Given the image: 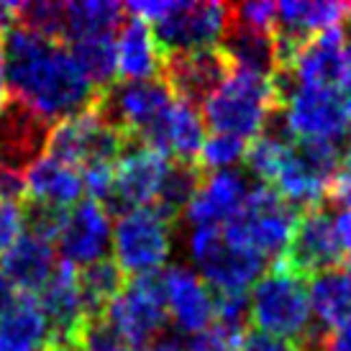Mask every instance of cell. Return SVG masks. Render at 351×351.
<instances>
[{
	"instance_id": "obj_33",
	"label": "cell",
	"mask_w": 351,
	"mask_h": 351,
	"mask_svg": "<svg viewBox=\"0 0 351 351\" xmlns=\"http://www.w3.org/2000/svg\"><path fill=\"white\" fill-rule=\"evenodd\" d=\"M246 141L234 136H226V134H210L205 136L203 147L195 156V165L203 175H210V172H223V169H231L234 165H239L246 154Z\"/></svg>"
},
{
	"instance_id": "obj_27",
	"label": "cell",
	"mask_w": 351,
	"mask_h": 351,
	"mask_svg": "<svg viewBox=\"0 0 351 351\" xmlns=\"http://www.w3.org/2000/svg\"><path fill=\"white\" fill-rule=\"evenodd\" d=\"M51 339V326L36 298L16 295L8 313L0 318V343L16 349L44 351Z\"/></svg>"
},
{
	"instance_id": "obj_19",
	"label": "cell",
	"mask_w": 351,
	"mask_h": 351,
	"mask_svg": "<svg viewBox=\"0 0 351 351\" xmlns=\"http://www.w3.org/2000/svg\"><path fill=\"white\" fill-rule=\"evenodd\" d=\"M36 302L51 326L49 341H77L82 323L90 318L77 285V269L72 264H57L49 282L36 295Z\"/></svg>"
},
{
	"instance_id": "obj_46",
	"label": "cell",
	"mask_w": 351,
	"mask_h": 351,
	"mask_svg": "<svg viewBox=\"0 0 351 351\" xmlns=\"http://www.w3.org/2000/svg\"><path fill=\"white\" fill-rule=\"evenodd\" d=\"M0 351H31V349H16V346H5V343H0Z\"/></svg>"
},
{
	"instance_id": "obj_41",
	"label": "cell",
	"mask_w": 351,
	"mask_h": 351,
	"mask_svg": "<svg viewBox=\"0 0 351 351\" xmlns=\"http://www.w3.org/2000/svg\"><path fill=\"white\" fill-rule=\"evenodd\" d=\"M346 13H349V10H346ZM341 51H343V59H346V67H349V72H351V13L341 29Z\"/></svg>"
},
{
	"instance_id": "obj_22",
	"label": "cell",
	"mask_w": 351,
	"mask_h": 351,
	"mask_svg": "<svg viewBox=\"0 0 351 351\" xmlns=\"http://www.w3.org/2000/svg\"><path fill=\"white\" fill-rule=\"evenodd\" d=\"M54 269H57L54 246L29 231H23L16 239V244L0 256V274L8 280L16 293L29 298H36L44 290Z\"/></svg>"
},
{
	"instance_id": "obj_38",
	"label": "cell",
	"mask_w": 351,
	"mask_h": 351,
	"mask_svg": "<svg viewBox=\"0 0 351 351\" xmlns=\"http://www.w3.org/2000/svg\"><path fill=\"white\" fill-rule=\"evenodd\" d=\"M328 197L333 203H341L346 210H351V144L343 154L341 165H339V172L333 177L331 187H328Z\"/></svg>"
},
{
	"instance_id": "obj_44",
	"label": "cell",
	"mask_w": 351,
	"mask_h": 351,
	"mask_svg": "<svg viewBox=\"0 0 351 351\" xmlns=\"http://www.w3.org/2000/svg\"><path fill=\"white\" fill-rule=\"evenodd\" d=\"M341 98H343V108H346V116H349V123H351V72H349V77L343 80V85H341Z\"/></svg>"
},
{
	"instance_id": "obj_13",
	"label": "cell",
	"mask_w": 351,
	"mask_h": 351,
	"mask_svg": "<svg viewBox=\"0 0 351 351\" xmlns=\"http://www.w3.org/2000/svg\"><path fill=\"white\" fill-rule=\"evenodd\" d=\"M277 259H282L290 269H295L305 280H311L313 274L339 267L343 262V249L339 244V236H336L333 215L323 205L300 210L293 239L282 252V256H277Z\"/></svg>"
},
{
	"instance_id": "obj_12",
	"label": "cell",
	"mask_w": 351,
	"mask_h": 351,
	"mask_svg": "<svg viewBox=\"0 0 351 351\" xmlns=\"http://www.w3.org/2000/svg\"><path fill=\"white\" fill-rule=\"evenodd\" d=\"M169 162L172 159L159 154L156 149L138 144V141H128L113 169V190L106 203L108 213L116 210L121 215L126 210L154 203Z\"/></svg>"
},
{
	"instance_id": "obj_25",
	"label": "cell",
	"mask_w": 351,
	"mask_h": 351,
	"mask_svg": "<svg viewBox=\"0 0 351 351\" xmlns=\"http://www.w3.org/2000/svg\"><path fill=\"white\" fill-rule=\"evenodd\" d=\"M308 302L318 333H333L351 326V274L343 267L313 274L308 280Z\"/></svg>"
},
{
	"instance_id": "obj_29",
	"label": "cell",
	"mask_w": 351,
	"mask_h": 351,
	"mask_svg": "<svg viewBox=\"0 0 351 351\" xmlns=\"http://www.w3.org/2000/svg\"><path fill=\"white\" fill-rule=\"evenodd\" d=\"M221 49L231 59L234 69H246V72H256V75H267V77H272L277 72L274 34H259V31H249L228 23Z\"/></svg>"
},
{
	"instance_id": "obj_39",
	"label": "cell",
	"mask_w": 351,
	"mask_h": 351,
	"mask_svg": "<svg viewBox=\"0 0 351 351\" xmlns=\"http://www.w3.org/2000/svg\"><path fill=\"white\" fill-rule=\"evenodd\" d=\"M318 351H351V326L333 333H321Z\"/></svg>"
},
{
	"instance_id": "obj_32",
	"label": "cell",
	"mask_w": 351,
	"mask_h": 351,
	"mask_svg": "<svg viewBox=\"0 0 351 351\" xmlns=\"http://www.w3.org/2000/svg\"><path fill=\"white\" fill-rule=\"evenodd\" d=\"M69 54L75 57L82 75L93 82V88L103 93L116 82V47L110 36L85 39L69 44Z\"/></svg>"
},
{
	"instance_id": "obj_4",
	"label": "cell",
	"mask_w": 351,
	"mask_h": 351,
	"mask_svg": "<svg viewBox=\"0 0 351 351\" xmlns=\"http://www.w3.org/2000/svg\"><path fill=\"white\" fill-rule=\"evenodd\" d=\"M249 318L254 328L272 333L280 339L300 343L311 331V302H308V280L290 269L282 259L264 272L249 295Z\"/></svg>"
},
{
	"instance_id": "obj_15",
	"label": "cell",
	"mask_w": 351,
	"mask_h": 351,
	"mask_svg": "<svg viewBox=\"0 0 351 351\" xmlns=\"http://www.w3.org/2000/svg\"><path fill=\"white\" fill-rule=\"evenodd\" d=\"M110 239H113V226L108 208L88 197L64 213V223L57 234V246L64 264L82 269L100 259H108Z\"/></svg>"
},
{
	"instance_id": "obj_5",
	"label": "cell",
	"mask_w": 351,
	"mask_h": 351,
	"mask_svg": "<svg viewBox=\"0 0 351 351\" xmlns=\"http://www.w3.org/2000/svg\"><path fill=\"white\" fill-rule=\"evenodd\" d=\"M300 210L274 193L272 187L256 185L249 190L241 210L234 221L221 228L228 241L246 246L252 252L267 256H282L293 239L295 223Z\"/></svg>"
},
{
	"instance_id": "obj_30",
	"label": "cell",
	"mask_w": 351,
	"mask_h": 351,
	"mask_svg": "<svg viewBox=\"0 0 351 351\" xmlns=\"http://www.w3.org/2000/svg\"><path fill=\"white\" fill-rule=\"evenodd\" d=\"M203 172L197 169L195 162H169L167 175L159 185V193L154 197V208L162 215H167L175 223L180 215L185 213L190 200L195 197L197 187L203 182Z\"/></svg>"
},
{
	"instance_id": "obj_18",
	"label": "cell",
	"mask_w": 351,
	"mask_h": 351,
	"mask_svg": "<svg viewBox=\"0 0 351 351\" xmlns=\"http://www.w3.org/2000/svg\"><path fill=\"white\" fill-rule=\"evenodd\" d=\"M249 190L252 187L246 182V177L236 169L210 172L203 177L195 197L190 200L182 215L195 228H223L241 210Z\"/></svg>"
},
{
	"instance_id": "obj_2",
	"label": "cell",
	"mask_w": 351,
	"mask_h": 351,
	"mask_svg": "<svg viewBox=\"0 0 351 351\" xmlns=\"http://www.w3.org/2000/svg\"><path fill=\"white\" fill-rule=\"evenodd\" d=\"M280 110V93L267 75L234 69L221 90L203 103V123L213 134L254 141Z\"/></svg>"
},
{
	"instance_id": "obj_17",
	"label": "cell",
	"mask_w": 351,
	"mask_h": 351,
	"mask_svg": "<svg viewBox=\"0 0 351 351\" xmlns=\"http://www.w3.org/2000/svg\"><path fill=\"white\" fill-rule=\"evenodd\" d=\"M159 280H162V290H165L167 315L175 321L180 333L197 336L213 326V290L193 269H187L182 264H172L165 272H159Z\"/></svg>"
},
{
	"instance_id": "obj_40",
	"label": "cell",
	"mask_w": 351,
	"mask_h": 351,
	"mask_svg": "<svg viewBox=\"0 0 351 351\" xmlns=\"http://www.w3.org/2000/svg\"><path fill=\"white\" fill-rule=\"evenodd\" d=\"M13 300H16V290L8 285V280L0 274V318L8 313V308L13 305Z\"/></svg>"
},
{
	"instance_id": "obj_21",
	"label": "cell",
	"mask_w": 351,
	"mask_h": 351,
	"mask_svg": "<svg viewBox=\"0 0 351 351\" xmlns=\"http://www.w3.org/2000/svg\"><path fill=\"white\" fill-rule=\"evenodd\" d=\"M298 85L311 88H341L349 77V67L341 51V29L315 34L295 54L290 69H285Z\"/></svg>"
},
{
	"instance_id": "obj_3",
	"label": "cell",
	"mask_w": 351,
	"mask_h": 351,
	"mask_svg": "<svg viewBox=\"0 0 351 351\" xmlns=\"http://www.w3.org/2000/svg\"><path fill=\"white\" fill-rule=\"evenodd\" d=\"M274 88L285 110L282 134L293 141H326L351 144V123L343 108L341 90L298 85L287 72H274Z\"/></svg>"
},
{
	"instance_id": "obj_1",
	"label": "cell",
	"mask_w": 351,
	"mask_h": 351,
	"mask_svg": "<svg viewBox=\"0 0 351 351\" xmlns=\"http://www.w3.org/2000/svg\"><path fill=\"white\" fill-rule=\"evenodd\" d=\"M5 77L13 98L47 121H64L93 108L98 90L77 67L69 47L13 23L0 36Z\"/></svg>"
},
{
	"instance_id": "obj_8",
	"label": "cell",
	"mask_w": 351,
	"mask_h": 351,
	"mask_svg": "<svg viewBox=\"0 0 351 351\" xmlns=\"http://www.w3.org/2000/svg\"><path fill=\"white\" fill-rule=\"evenodd\" d=\"M126 144L128 138L110 126L93 106L77 116L57 121L47 141V152L82 172L93 165H116Z\"/></svg>"
},
{
	"instance_id": "obj_23",
	"label": "cell",
	"mask_w": 351,
	"mask_h": 351,
	"mask_svg": "<svg viewBox=\"0 0 351 351\" xmlns=\"http://www.w3.org/2000/svg\"><path fill=\"white\" fill-rule=\"evenodd\" d=\"M113 47H116V77H121V82H147L162 77L165 54L159 49L149 23H141L136 19L123 21Z\"/></svg>"
},
{
	"instance_id": "obj_42",
	"label": "cell",
	"mask_w": 351,
	"mask_h": 351,
	"mask_svg": "<svg viewBox=\"0 0 351 351\" xmlns=\"http://www.w3.org/2000/svg\"><path fill=\"white\" fill-rule=\"evenodd\" d=\"M141 351H182V346H180V336H169V339H159L156 343H152V346H147V349Z\"/></svg>"
},
{
	"instance_id": "obj_43",
	"label": "cell",
	"mask_w": 351,
	"mask_h": 351,
	"mask_svg": "<svg viewBox=\"0 0 351 351\" xmlns=\"http://www.w3.org/2000/svg\"><path fill=\"white\" fill-rule=\"evenodd\" d=\"M8 100V77H5V59H3V49H0V106Z\"/></svg>"
},
{
	"instance_id": "obj_20",
	"label": "cell",
	"mask_w": 351,
	"mask_h": 351,
	"mask_svg": "<svg viewBox=\"0 0 351 351\" xmlns=\"http://www.w3.org/2000/svg\"><path fill=\"white\" fill-rule=\"evenodd\" d=\"M205 141V123L195 106L175 100L138 144L156 149L172 162H195Z\"/></svg>"
},
{
	"instance_id": "obj_35",
	"label": "cell",
	"mask_w": 351,
	"mask_h": 351,
	"mask_svg": "<svg viewBox=\"0 0 351 351\" xmlns=\"http://www.w3.org/2000/svg\"><path fill=\"white\" fill-rule=\"evenodd\" d=\"M215 326L226 331L244 333L249 321V293H213Z\"/></svg>"
},
{
	"instance_id": "obj_37",
	"label": "cell",
	"mask_w": 351,
	"mask_h": 351,
	"mask_svg": "<svg viewBox=\"0 0 351 351\" xmlns=\"http://www.w3.org/2000/svg\"><path fill=\"white\" fill-rule=\"evenodd\" d=\"M23 234V205L0 203V256Z\"/></svg>"
},
{
	"instance_id": "obj_16",
	"label": "cell",
	"mask_w": 351,
	"mask_h": 351,
	"mask_svg": "<svg viewBox=\"0 0 351 351\" xmlns=\"http://www.w3.org/2000/svg\"><path fill=\"white\" fill-rule=\"evenodd\" d=\"M51 123L31 110L26 103L8 98L0 106V169L23 175L39 156H44Z\"/></svg>"
},
{
	"instance_id": "obj_31",
	"label": "cell",
	"mask_w": 351,
	"mask_h": 351,
	"mask_svg": "<svg viewBox=\"0 0 351 351\" xmlns=\"http://www.w3.org/2000/svg\"><path fill=\"white\" fill-rule=\"evenodd\" d=\"M126 282L128 277L118 269V264L113 259H100V262L90 264V267L77 269L80 293H82V300H85L90 318L106 313V308L116 300L118 293L126 287Z\"/></svg>"
},
{
	"instance_id": "obj_47",
	"label": "cell",
	"mask_w": 351,
	"mask_h": 351,
	"mask_svg": "<svg viewBox=\"0 0 351 351\" xmlns=\"http://www.w3.org/2000/svg\"><path fill=\"white\" fill-rule=\"evenodd\" d=\"M346 10H349V13H351V5H346Z\"/></svg>"
},
{
	"instance_id": "obj_24",
	"label": "cell",
	"mask_w": 351,
	"mask_h": 351,
	"mask_svg": "<svg viewBox=\"0 0 351 351\" xmlns=\"http://www.w3.org/2000/svg\"><path fill=\"white\" fill-rule=\"evenodd\" d=\"M26 203L49 205L57 210H69L80 203L85 193L82 175L75 167L59 162L54 156H39L26 172Z\"/></svg>"
},
{
	"instance_id": "obj_36",
	"label": "cell",
	"mask_w": 351,
	"mask_h": 351,
	"mask_svg": "<svg viewBox=\"0 0 351 351\" xmlns=\"http://www.w3.org/2000/svg\"><path fill=\"white\" fill-rule=\"evenodd\" d=\"M236 351H302V349L300 343L272 336V333L256 331V328H249V331L241 333V339L236 343Z\"/></svg>"
},
{
	"instance_id": "obj_26",
	"label": "cell",
	"mask_w": 351,
	"mask_h": 351,
	"mask_svg": "<svg viewBox=\"0 0 351 351\" xmlns=\"http://www.w3.org/2000/svg\"><path fill=\"white\" fill-rule=\"evenodd\" d=\"M277 26L274 34L287 39L308 41L311 36L328 29H339L346 16V5L341 3H305V0H285L277 3Z\"/></svg>"
},
{
	"instance_id": "obj_45",
	"label": "cell",
	"mask_w": 351,
	"mask_h": 351,
	"mask_svg": "<svg viewBox=\"0 0 351 351\" xmlns=\"http://www.w3.org/2000/svg\"><path fill=\"white\" fill-rule=\"evenodd\" d=\"M44 351H82V349L72 341H49Z\"/></svg>"
},
{
	"instance_id": "obj_10",
	"label": "cell",
	"mask_w": 351,
	"mask_h": 351,
	"mask_svg": "<svg viewBox=\"0 0 351 351\" xmlns=\"http://www.w3.org/2000/svg\"><path fill=\"white\" fill-rule=\"evenodd\" d=\"M172 103V90L159 77L147 82H113L93 106L128 141H141Z\"/></svg>"
},
{
	"instance_id": "obj_7",
	"label": "cell",
	"mask_w": 351,
	"mask_h": 351,
	"mask_svg": "<svg viewBox=\"0 0 351 351\" xmlns=\"http://www.w3.org/2000/svg\"><path fill=\"white\" fill-rule=\"evenodd\" d=\"M187 252L213 293H246L267 264L262 254L228 241L221 228H193Z\"/></svg>"
},
{
	"instance_id": "obj_9",
	"label": "cell",
	"mask_w": 351,
	"mask_h": 351,
	"mask_svg": "<svg viewBox=\"0 0 351 351\" xmlns=\"http://www.w3.org/2000/svg\"><path fill=\"white\" fill-rule=\"evenodd\" d=\"M106 318L126 349H147L156 343L169 323L159 274L134 277L106 308Z\"/></svg>"
},
{
	"instance_id": "obj_6",
	"label": "cell",
	"mask_w": 351,
	"mask_h": 351,
	"mask_svg": "<svg viewBox=\"0 0 351 351\" xmlns=\"http://www.w3.org/2000/svg\"><path fill=\"white\" fill-rule=\"evenodd\" d=\"M172 221L156 210L154 205L134 208L118 215L113 228V252L118 269L128 280L159 274L172 254Z\"/></svg>"
},
{
	"instance_id": "obj_34",
	"label": "cell",
	"mask_w": 351,
	"mask_h": 351,
	"mask_svg": "<svg viewBox=\"0 0 351 351\" xmlns=\"http://www.w3.org/2000/svg\"><path fill=\"white\" fill-rule=\"evenodd\" d=\"M228 23L259 31V34H274L277 8L274 3H236V5H228Z\"/></svg>"
},
{
	"instance_id": "obj_14",
	"label": "cell",
	"mask_w": 351,
	"mask_h": 351,
	"mask_svg": "<svg viewBox=\"0 0 351 351\" xmlns=\"http://www.w3.org/2000/svg\"><path fill=\"white\" fill-rule=\"evenodd\" d=\"M231 75H234V64L221 47L167 54L165 69H162V80L169 85L175 100L190 103L195 108L203 106L213 93H218Z\"/></svg>"
},
{
	"instance_id": "obj_11",
	"label": "cell",
	"mask_w": 351,
	"mask_h": 351,
	"mask_svg": "<svg viewBox=\"0 0 351 351\" xmlns=\"http://www.w3.org/2000/svg\"><path fill=\"white\" fill-rule=\"evenodd\" d=\"M228 29L226 3H175L169 16L154 23V39L162 54L213 49Z\"/></svg>"
},
{
	"instance_id": "obj_48",
	"label": "cell",
	"mask_w": 351,
	"mask_h": 351,
	"mask_svg": "<svg viewBox=\"0 0 351 351\" xmlns=\"http://www.w3.org/2000/svg\"><path fill=\"white\" fill-rule=\"evenodd\" d=\"M118 351H131V349H118Z\"/></svg>"
},
{
	"instance_id": "obj_28",
	"label": "cell",
	"mask_w": 351,
	"mask_h": 351,
	"mask_svg": "<svg viewBox=\"0 0 351 351\" xmlns=\"http://www.w3.org/2000/svg\"><path fill=\"white\" fill-rule=\"evenodd\" d=\"M126 10L113 0H82V3H64V39L85 41L113 36L121 29Z\"/></svg>"
}]
</instances>
